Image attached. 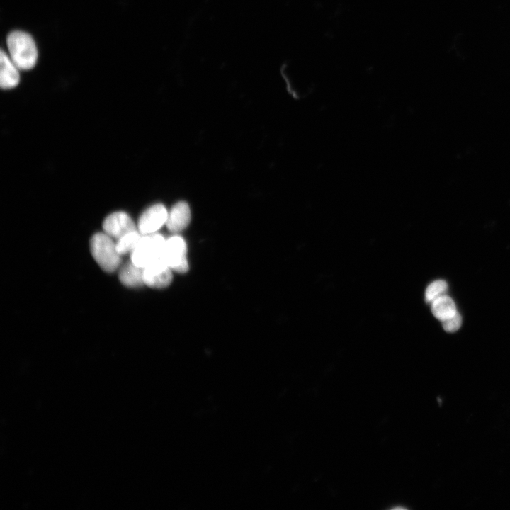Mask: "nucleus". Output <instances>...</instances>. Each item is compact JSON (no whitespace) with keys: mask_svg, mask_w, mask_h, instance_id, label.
<instances>
[{"mask_svg":"<svg viewBox=\"0 0 510 510\" xmlns=\"http://www.w3.org/2000/svg\"><path fill=\"white\" fill-rule=\"evenodd\" d=\"M91 252L99 266L106 272L116 271L120 264L121 257L112 237L106 233L95 234L90 241Z\"/></svg>","mask_w":510,"mask_h":510,"instance_id":"obj_2","label":"nucleus"},{"mask_svg":"<svg viewBox=\"0 0 510 510\" xmlns=\"http://www.w3.org/2000/svg\"><path fill=\"white\" fill-rule=\"evenodd\" d=\"M120 282L128 287H140L144 283L143 268L139 267L132 261L123 266L119 271Z\"/></svg>","mask_w":510,"mask_h":510,"instance_id":"obj_11","label":"nucleus"},{"mask_svg":"<svg viewBox=\"0 0 510 510\" xmlns=\"http://www.w3.org/2000/svg\"><path fill=\"white\" fill-rule=\"evenodd\" d=\"M443 327L447 332H455L458 330L462 324V318L460 314L457 312L453 317L442 322Z\"/></svg>","mask_w":510,"mask_h":510,"instance_id":"obj_14","label":"nucleus"},{"mask_svg":"<svg viewBox=\"0 0 510 510\" xmlns=\"http://www.w3.org/2000/svg\"><path fill=\"white\" fill-rule=\"evenodd\" d=\"M166 239L159 234L142 235L131 252V261L144 268L155 259L163 256Z\"/></svg>","mask_w":510,"mask_h":510,"instance_id":"obj_3","label":"nucleus"},{"mask_svg":"<svg viewBox=\"0 0 510 510\" xmlns=\"http://www.w3.org/2000/svg\"><path fill=\"white\" fill-rule=\"evenodd\" d=\"M191 221V210L189 205L184 201L176 203L168 212L166 225L171 232H178L183 230Z\"/></svg>","mask_w":510,"mask_h":510,"instance_id":"obj_8","label":"nucleus"},{"mask_svg":"<svg viewBox=\"0 0 510 510\" xmlns=\"http://www.w3.org/2000/svg\"><path fill=\"white\" fill-rule=\"evenodd\" d=\"M10 58L19 69H32L37 61L38 52L32 37L23 31H13L7 38Z\"/></svg>","mask_w":510,"mask_h":510,"instance_id":"obj_1","label":"nucleus"},{"mask_svg":"<svg viewBox=\"0 0 510 510\" xmlns=\"http://www.w3.org/2000/svg\"><path fill=\"white\" fill-rule=\"evenodd\" d=\"M186 252V244L181 237L174 235L166 240L163 256L171 270L178 273L188 270Z\"/></svg>","mask_w":510,"mask_h":510,"instance_id":"obj_4","label":"nucleus"},{"mask_svg":"<svg viewBox=\"0 0 510 510\" xmlns=\"http://www.w3.org/2000/svg\"><path fill=\"white\" fill-rule=\"evenodd\" d=\"M103 228L105 233L117 239L137 230L132 218L123 211L115 212L107 216L103 222Z\"/></svg>","mask_w":510,"mask_h":510,"instance_id":"obj_7","label":"nucleus"},{"mask_svg":"<svg viewBox=\"0 0 510 510\" xmlns=\"http://www.w3.org/2000/svg\"><path fill=\"white\" fill-rule=\"evenodd\" d=\"M0 67L1 87L3 89L16 87L20 81L18 68L2 50L0 54Z\"/></svg>","mask_w":510,"mask_h":510,"instance_id":"obj_9","label":"nucleus"},{"mask_svg":"<svg viewBox=\"0 0 510 510\" xmlns=\"http://www.w3.org/2000/svg\"><path fill=\"white\" fill-rule=\"evenodd\" d=\"M142 234L136 230L130 232L117 239L116 249L120 255L132 252L140 242Z\"/></svg>","mask_w":510,"mask_h":510,"instance_id":"obj_12","label":"nucleus"},{"mask_svg":"<svg viewBox=\"0 0 510 510\" xmlns=\"http://www.w3.org/2000/svg\"><path fill=\"white\" fill-rule=\"evenodd\" d=\"M447 283L443 280H437L430 283L425 291V299L427 302L431 303L434 300L445 294L447 290Z\"/></svg>","mask_w":510,"mask_h":510,"instance_id":"obj_13","label":"nucleus"},{"mask_svg":"<svg viewBox=\"0 0 510 510\" xmlns=\"http://www.w3.org/2000/svg\"><path fill=\"white\" fill-rule=\"evenodd\" d=\"M167 217L168 211L164 205L154 204L140 216L137 224L138 231L142 235L154 234L166 224Z\"/></svg>","mask_w":510,"mask_h":510,"instance_id":"obj_6","label":"nucleus"},{"mask_svg":"<svg viewBox=\"0 0 510 510\" xmlns=\"http://www.w3.org/2000/svg\"><path fill=\"white\" fill-rule=\"evenodd\" d=\"M172 278L171 269L166 263L163 256L143 268L144 283L152 288L167 287L171 283Z\"/></svg>","mask_w":510,"mask_h":510,"instance_id":"obj_5","label":"nucleus"},{"mask_svg":"<svg viewBox=\"0 0 510 510\" xmlns=\"http://www.w3.org/2000/svg\"><path fill=\"white\" fill-rule=\"evenodd\" d=\"M431 304L433 314L441 322L458 312L454 301L445 294L434 300Z\"/></svg>","mask_w":510,"mask_h":510,"instance_id":"obj_10","label":"nucleus"}]
</instances>
